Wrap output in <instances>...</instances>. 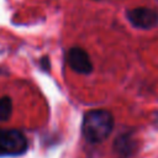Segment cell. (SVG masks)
Instances as JSON below:
<instances>
[{
  "label": "cell",
  "mask_w": 158,
  "mask_h": 158,
  "mask_svg": "<svg viewBox=\"0 0 158 158\" xmlns=\"http://www.w3.org/2000/svg\"><path fill=\"white\" fill-rule=\"evenodd\" d=\"M114 128V117L107 110H91L84 115L81 132L84 138L90 143L105 141Z\"/></svg>",
  "instance_id": "cell-1"
},
{
  "label": "cell",
  "mask_w": 158,
  "mask_h": 158,
  "mask_svg": "<svg viewBox=\"0 0 158 158\" xmlns=\"http://www.w3.org/2000/svg\"><path fill=\"white\" fill-rule=\"evenodd\" d=\"M27 149V139L17 130L0 128V157H15Z\"/></svg>",
  "instance_id": "cell-2"
},
{
  "label": "cell",
  "mask_w": 158,
  "mask_h": 158,
  "mask_svg": "<svg viewBox=\"0 0 158 158\" xmlns=\"http://www.w3.org/2000/svg\"><path fill=\"white\" fill-rule=\"evenodd\" d=\"M128 21L137 28L149 30L158 23V14L149 7H135L127 11Z\"/></svg>",
  "instance_id": "cell-3"
},
{
  "label": "cell",
  "mask_w": 158,
  "mask_h": 158,
  "mask_svg": "<svg viewBox=\"0 0 158 158\" xmlns=\"http://www.w3.org/2000/svg\"><path fill=\"white\" fill-rule=\"evenodd\" d=\"M67 63L74 72L79 74H89L93 70V64L88 53L79 47H73L68 51Z\"/></svg>",
  "instance_id": "cell-4"
},
{
  "label": "cell",
  "mask_w": 158,
  "mask_h": 158,
  "mask_svg": "<svg viewBox=\"0 0 158 158\" xmlns=\"http://www.w3.org/2000/svg\"><path fill=\"white\" fill-rule=\"evenodd\" d=\"M12 111V101L9 96H2L0 99V121H5L10 117Z\"/></svg>",
  "instance_id": "cell-5"
}]
</instances>
